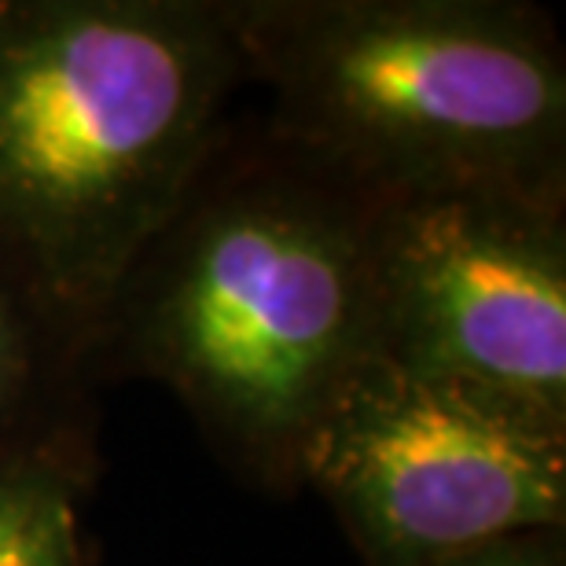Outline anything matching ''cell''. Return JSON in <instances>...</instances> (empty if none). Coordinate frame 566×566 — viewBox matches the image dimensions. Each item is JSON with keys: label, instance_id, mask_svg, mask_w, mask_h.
Here are the masks:
<instances>
[{"label": "cell", "instance_id": "obj_1", "mask_svg": "<svg viewBox=\"0 0 566 566\" xmlns=\"http://www.w3.org/2000/svg\"><path fill=\"white\" fill-rule=\"evenodd\" d=\"M379 191L229 118L93 335L96 379L166 387L235 479L302 490L305 441L368 357Z\"/></svg>", "mask_w": 566, "mask_h": 566}, {"label": "cell", "instance_id": "obj_2", "mask_svg": "<svg viewBox=\"0 0 566 566\" xmlns=\"http://www.w3.org/2000/svg\"><path fill=\"white\" fill-rule=\"evenodd\" d=\"M243 82L224 0H0V254L88 349Z\"/></svg>", "mask_w": 566, "mask_h": 566}, {"label": "cell", "instance_id": "obj_3", "mask_svg": "<svg viewBox=\"0 0 566 566\" xmlns=\"http://www.w3.org/2000/svg\"><path fill=\"white\" fill-rule=\"evenodd\" d=\"M265 122L379 196L566 202V52L523 0H224Z\"/></svg>", "mask_w": 566, "mask_h": 566}, {"label": "cell", "instance_id": "obj_4", "mask_svg": "<svg viewBox=\"0 0 566 566\" xmlns=\"http://www.w3.org/2000/svg\"><path fill=\"white\" fill-rule=\"evenodd\" d=\"M302 485L365 566H441L566 530V423L376 354L305 441Z\"/></svg>", "mask_w": 566, "mask_h": 566}, {"label": "cell", "instance_id": "obj_5", "mask_svg": "<svg viewBox=\"0 0 566 566\" xmlns=\"http://www.w3.org/2000/svg\"><path fill=\"white\" fill-rule=\"evenodd\" d=\"M371 247L382 357L566 423V202L382 196Z\"/></svg>", "mask_w": 566, "mask_h": 566}, {"label": "cell", "instance_id": "obj_6", "mask_svg": "<svg viewBox=\"0 0 566 566\" xmlns=\"http://www.w3.org/2000/svg\"><path fill=\"white\" fill-rule=\"evenodd\" d=\"M93 349L0 254V468H93Z\"/></svg>", "mask_w": 566, "mask_h": 566}, {"label": "cell", "instance_id": "obj_7", "mask_svg": "<svg viewBox=\"0 0 566 566\" xmlns=\"http://www.w3.org/2000/svg\"><path fill=\"white\" fill-rule=\"evenodd\" d=\"M88 463L27 460L0 468V566H85Z\"/></svg>", "mask_w": 566, "mask_h": 566}, {"label": "cell", "instance_id": "obj_8", "mask_svg": "<svg viewBox=\"0 0 566 566\" xmlns=\"http://www.w3.org/2000/svg\"><path fill=\"white\" fill-rule=\"evenodd\" d=\"M441 566H566V530H537L518 534Z\"/></svg>", "mask_w": 566, "mask_h": 566}]
</instances>
